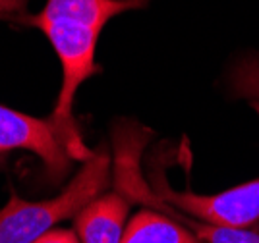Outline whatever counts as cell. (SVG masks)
Returning a JSON list of instances; mask_svg holds the SVG:
<instances>
[{
	"instance_id": "cell-1",
	"label": "cell",
	"mask_w": 259,
	"mask_h": 243,
	"mask_svg": "<svg viewBox=\"0 0 259 243\" xmlns=\"http://www.w3.org/2000/svg\"><path fill=\"white\" fill-rule=\"evenodd\" d=\"M20 21L41 29L60 60L62 87L54 105L53 116L49 120L70 147L74 159L87 160L93 153L83 147V141L77 133V126L72 116V108L79 85L87 81L91 75H97L101 72V68L95 62V51L103 27L85 20L41 18L37 14L35 16L25 14L23 18H20Z\"/></svg>"
},
{
	"instance_id": "cell-2",
	"label": "cell",
	"mask_w": 259,
	"mask_h": 243,
	"mask_svg": "<svg viewBox=\"0 0 259 243\" xmlns=\"http://www.w3.org/2000/svg\"><path fill=\"white\" fill-rule=\"evenodd\" d=\"M110 180V159L105 151L85 160L62 193L45 201H25L12 193L0 209V243H33L51 232L58 222L76 218L93 199L107 189Z\"/></svg>"
},
{
	"instance_id": "cell-3",
	"label": "cell",
	"mask_w": 259,
	"mask_h": 243,
	"mask_svg": "<svg viewBox=\"0 0 259 243\" xmlns=\"http://www.w3.org/2000/svg\"><path fill=\"white\" fill-rule=\"evenodd\" d=\"M147 131L138 126H118L114 131V183L132 203H143L157 211L168 214L176 222L186 226L195 237L203 243H259V232H249L246 228H227L195 220L190 214L172 209L149 189L141 176L140 159L147 145Z\"/></svg>"
},
{
	"instance_id": "cell-4",
	"label": "cell",
	"mask_w": 259,
	"mask_h": 243,
	"mask_svg": "<svg viewBox=\"0 0 259 243\" xmlns=\"http://www.w3.org/2000/svg\"><path fill=\"white\" fill-rule=\"evenodd\" d=\"M155 193L172 209L207 224L249 228L259 220V178L215 195L172 191L166 181H157Z\"/></svg>"
},
{
	"instance_id": "cell-5",
	"label": "cell",
	"mask_w": 259,
	"mask_h": 243,
	"mask_svg": "<svg viewBox=\"0 0 259 243\" xmlns=\"http://www.w3.org/2000/svg\"><path fill=\"white\" fill-rule=\"evenodd\" d=\"M12 151H29L37 155L53 180H62L74 160L70 147L51 120H41L0 105V157Z\"/></svg>"
},
{
	"instance_id": "cell-6",
	"label": "cell",
	"mask_w": 259,
	"mask_h": 243,
	"mask_svg": "<svg viewBox=\"0 0 259 243\" xmlns=\"http://www.w3.org/2000/svg\"><path fill=\"white\" fill-rule=\"evenodd\" d=\"M128 197L122 191L101 193L97 199L76 214V233L81 243H120L130 211Z\"/></svg>"
},
{
	"instance_id": "cell-7",
	"label": "cell",
	"mask_w": 259,
	"mask_h": 243,
	"mask_svg": "<svg viewBox=\"0 0 259 243\" xmlns=\"http://www.w3.org/2000/svg\"><path fill=\"white\" fill-rule=\"evenodd\" d=\"M120 243H203L168 214L145 207L124 226Z\"/></svg>"
},
{
	"instance_id": "cell-8",
	"label": "cell",
	"mask_w": 259,
	"mask_h": 243,
	"mask_svg": "<svg viewBox=\"0 0 259 243\" xmlns=\"http://www.w3.org/2000/svg\"><path fill=\"white\" fill-rule=\"evenodd\" d=\"M149 0H47L41 18H68L85 20L105 27L112 18L124 12L145 8Z\"/></svg>"
},
{
	"instance_id": "cell-9",
	"label": "cell",
	"mask_w": 259,
	"mask_h": 243,
	"mask_svg": "<svg viewBox=\"0 0 259 243\" xmlns=\"http://www.w3.org/2000/svg\"><path fill=\"white\" fill-rule=\"evenodd\" d=\"M227 83L234 96L259 101V53H249L238 58L228 72Z\"/></svg>"
},
{
	"instance_id": "cell-10",
	"label": "cell",
	"mask_w": 259,
	"mask_h": 243,
	"mask_svg": "<svg viewBox=\"0 0 259 243\" xmlns=\"http://www.w3.org/2000/svg\"><path fill=\"white\" fill-rule=\"evenodd\" d=\"M33 243H81L77 233L70 232V230H51L47 232L45 235H41L37 241Z\"/></svg>"
},
{
	"instance_id": "cell-11",
	"label": "cell",
	"mask_w": 259,
	"mask_h": 243,
	"mask_svg": "<svg viewBox=\"0 0 259 243\" xmlns=\"http://www.w3.org/2000/svg\"><path fill=\"white\" fill-rule=\"evenodd\" d=\"M27 0H0V18H23Z\"/></svg>"
}]
</instances>
